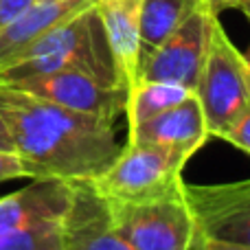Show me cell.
<instances>
[{
	"label": "cell",
	"mask_w": 250,
	"mask_h": 250,
	"mask_svg": "<svg viewBox=\"0 0 250 250\" xmlns=\"http://www.w3.org/2000/svg\"><path fill=\"white\" fill-rule=\"evenodd\" d=\"M77 182L60 178H33L31 185L0 198V233L60 222L70 213Z\"/></svg>",
	"instance_id": "30bf717a"
},
{
	"label": "cell",
	"mask_w": 250,
	"mask_h": 250,
	"mask_svg": "<svg viewBox=\"0 0 250 250\" xmlns=\"http://www.w3.org/2000/svg\"><path fill=\"white\" fill-rule=\"evenodd\" d=\"M57 70H86L104 82L125 88L95 4L53 26L20 55L0 66V86Z\"/></svg>",
	"instance_id": "7a4b0ae2"
},
{
	"label": "cell",
	"mask_w": 250,
	"mask_h": 250,
	"mask_svg": "<svg viewBox=\"0 0 250 250\" xmlns=\"http://www.w3.org/2000/svg\"><path fill=\"white\" fill-rule=\"evenodd\" d=\"M4 86L18 88L75 112L105 119L110 123L117 121L119 114H123L125 110V88L104 82L86 70H57Z\"/></svg>",
	"instance_id": "9c48e42d"
},
{
	"label": "cell",
	"mask_w": 250,
	"mask_h": 250,
	"mask_svg": "<svg viewBox=\"0 0 250 250\" xmlns=\"http://www.w3.org/2000/svg\"><path fill=\"white\" fill-rule=\"evenodd\" d=\"M198 4H202V0H143L138 24L141 57L165 42Z\"/></svg>",
	"instance_id": "5bb4252c"
},
{
	"label": "cell",
	"mask_w": 250,
	"mask_h": 250,
	"mask_svg": "<svg viewBox=\"0 0 250 250\" xmlns=\"http://www.w3.org/2000/svg\"><path fill=\"white\" fill-rule=\"evenodd\" d=\"M82 250H134V248H132V244L125 242L121 235L108 224L101 230H97V233L83 244Z\"/></svg>",
	"instance_id": "2e32d148"
},
{
	"label": "cell",
	"mask_w": 250,
	"mask_h": 250,
	"mask_svg": "<svg viewBox=\"0 0 250 250\" xmlns=\"http://www.w3.org/2000/svg\"><path fill=\"white\" fill-rule=\"evenodd\" d=\"M244 13L250 18V0H244Z\"/></svg>",
	"instance_id": "603a6c76"
},
{
	"label": "cell",
	"mask_w": 250,
	"mask_h": 250,
	"mask_svg": "<svg viewBox=\"0 0 250 250\" xmlns=\"http://www.w3.org/2000/svg\"><path fill=\"white\" fill-rule=\"evenodd\" d=\"M105 204L110 226L134 250H202V235L185 193L141 204Z\"/></svg>",
	"instance_id": "5b68a950"
},
{
	"label": "cell",
	"mask_w": 250,
	"mask_h": 250,
	"mask_svg": "<svg viewBox=\"0 0 250 250\" xmlns=\"http://www.w3.org/2000/svg\"><path fill=\"white\" fill-rule=\"evenodd\" d=\"M224 141H229L230 145H235L237 149L246 151V154L250 156V105L246 108V112L235 121L233 127L226 132Z\"/></svg>",
	"instance_id": "ac0fdd59"
},
{
	"label": "cell",
	"mask_w": 250,
	"mask_h": 250,
	"mask_svg": "<svg viewBox=\"0 0 250 250\" xmlns=\"http://www.w3.org/2000/svg\"><path fill=\"white\" fill-rule=\"evenodd\" d=\"M0 149H13V143H11V136H9V129L4 125L2 117H0ZM16 151V149H13Z\"/></svg>",
	"instance_id": "7402d4cb"
},
{
	"label": "cell",
	"mask_w": 250,
	"mask_h": 250,
	"mask_svg": "<svg viewBox=\"0 0 250 250\" xmlns=\"http://www.w3.org/2000/svg\"><path fill=\"white\" fill-rule=\"evenodd\" d=\"M215 18L204 4H198L165 42L141 57L136 82H167L193 90L207 57Z\"/></svg>",
	"instance_id": "8992f818"
},
{
	"label": "cell",
	"mask_w": 250,
	"mask_h": 250,
	"mask_svg": "<svg viewBox=\"0 0 250 250\" xmlns=\"http://www.w3.org/2000/svg\"><path fill=\"white\" fill-rule=\"evenodd\" d=\"M33 2L35 0H0V29L24 13Z\"/></svg>",
	"instance_id": "d6986e66"
},
{
	"label": "cell",
	"mask_w": 250,
	"mask_h": 250,
	"mask_svg": "<svg viewBox=\"0 0 250 250\" xmlns=\"http://www.w3.org/2000/svg\"><path fill=\"white\" fill-rule=\"evenodd\" d=\"M211 138L204 121L200 101L191 92L185 101L154 114L147 121L134 125L127 132V143L134 145H154L163 149L180 151L191 156Z\"/></svg>",
	"instance_id": "8fae6325"
},
{
	"label": "cell",
	"mask_w": 250,
	"mask_h": 250,
	"mask_svg": "<svg viewBox=\"0 0 250 250\" xmlns=\"http://www.w3.org/2000/svg\"><path fill=\"white\" fill-rule=\"evenodd\" d=\"M141 2L143 0H95V11L101 20L112 60L117 64L119 75H121L125 95L138 79V64H141V42H138Z\"/></svg>",
	"instance_id": "7c38bea8"
},
{
	"label": "cell",
	"mask_w": 250,
	"mask_h": 250,
	"mask_svg": "<svg viewBox=\"0 0 250 250\" xmlns=\"http://www.w3.org/2000/svg\"><path fill=\"white\" fill-rule=\"evenodd\" d=\"M95 0H35L24 13L0 29V66L20 55L53 26L92 7Z\"/></svg>",
	"instance_id": "4fadbf2b"
},
{
	"label": "cell",
	"mask_w": 250,
	"mask_h": 250,
	"mask_svg": "<svg viewBox=\"0 0 250 250\" xmlns=\"http://www.w3.org/2000/svg\"><path fill=\"white\" fill-rule=\"evenodd\" d=\"M244 60H246V66H248V70H250V46H248V51L244 53Z\"/></svg>",
	"instance_id": "cb8c5ba5"
},
{
	"label": "cell",
	"mask_w": 250,
	"mask_h": 250,
	"mask_svg": "<svg viewBox=\"0 0 250 250\" xmlns=\"http://www.w3.org/2000/svg\"><path fill=\"white\" fill-rule=\"evenodd\" d=\"M202 250H250V248L239 246V244H229V242H217V239L202 237Z\"/></svg>",
	"instance_id": "44dd1931"
},
{
	"label": "cell",
	"mask_w": 250,
	"mask_h": 250,
	"mask_svg": "<svg viewBox=\"0 0 250 250\" xmlns=\"http://www.w3.org/2000/svg\"><path fill=\"white\" fill-rule=\"evenodd\" d=\"M202 4L211 13H215V16H220L226 9H239V11H244V0H202Z\"/></svg>",
	"instance_id": "ffe728a7"
},
{
	"label": "cell",
	"mask_w": 250,
	"mask_h": 250,
	"mask_svg": "<svg viewBox=\"0 0 250 250\" xmlns=\"http://www.w3.org/2000/svg\"><path fill=\"white\" fill-rule=\"evenodd\" d=\"M200 101L208 134L224 138L250 105V70L244 53L230 42L220 22L213 20L207 57L193 88Z\"/></svg>",
	"instance_id": "277c9868"
},
{
	"label": "cell",
	"mask_w": 250,
	"mask_h": 250,
	"mask_svg": "<svg viewBox=\"0 0 250 250\" xmlns=\"http://www.w3.org/2000/svg\"><path fill=\"white\" fill-rule=\"evenodd\" d=\"M0 117L33 178L88 182L104 173L121 151L114 123L11 86H0Z\"/></svg>",
	"instance_id": "6da1fadb"
},
{
	"label": "cell",
	"mask_w": 250,
	"mask_h": 250,
	"mask_svg": "<svg viewBox=\"0 0 250 250\" xmlns=\"http://www.w3.org/2000/svg\"><path fill=\"white\" fill-rule=\"evenodd\" d=\"M108 224L105 200L86 182H77L75 204L64 220L0 233V250H82L97 230Z\"/></svg>",
	"instance_id": "52a82bcc"
},
{
	"label": "cell",
	"mask_w": 250,
	"mask_h": 250,
	"mask_svg": "<svg viewBox=\"0 0 250 250\" xmlns=\"http://www.w3.org/2000/svg\"><path fill=\"white\" fill-rule=\"evenodd\" d=\"M193 90L178 83L167 82H136L125 95V110L127 114V129L147 121L154 114L185 101Z\"/></svg>",
	"instance_id": "9a60e30c"
},
{
	"label": "cell",
	"mask_w": 250,
	"mask_h": 250,
	"mask_svg": "<svg viewBox=\"0 0 250 250\" xmlns=\"http://www.w3.org/2000/svg\"><path fill=\"white\" fill-rule=\"evenodd\" d=\"M20 178H33L31 169L13 149H0V182L20 180Z\"/></svg>",
	"instance_id": "e0dca14e"
},
{
	"label": "cell",
	"mask_w": 250,
	"mask_h": 250,
	"mask_svg": "<svg viewBox=\"0 0 250 250\" xmlns=\"http://www.w3.org/2000/svg\"><path fill=\"white\" fill-rule=\"evenodd\" d=\"M187 163L189 156L180 151L127 143L112 165L86 185L105 202L117 204L178 198L185 189L182 171Z\"/></svg>",
	"instance_id": "3957f363"
},
{
	"label": "cell",
	"mask_w": 250,
	"mask_h": 250,
	"mask_svg": "<svg viewBox=\"0 0 250 250\" xmlns=\"http://www.w3.org/2000/svg\"><path fill=\"white\" fill-rule=\"evenodd\" d=\"M185 202L204 239L250 248V178L222 185H187Z\"/></svg>",
	"instance_id": "ba28073f"
}]
</instances>
